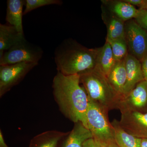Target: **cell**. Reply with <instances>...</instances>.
Listing matches in <instances>:
<instances>
[{
  "mask_svg": "<svg viewBox=\"0 0 147 147\" xmlns=\"http://www.w3.org/2000/svg\"><path fill=\"white\" fill-rule=\"evenodd\" d=\"M80 84V74L65 75L57 71L53 80V94L60 111L65 117L74 123L81 122L88 128L89 98Z\"/></svg>",
  "mask_w": 147,
  "mask_h": 147,
  "instance_id": "cell-1",
  "label": "cell"
},
{
  "mask_svg": "<svg viewBox=\"0 0 147 147\" xmlns=\"http://www.w3.org/2000/svg\"><path fill=\"white\" fill-rule=\"evenodd\" d=\"M98 48H88L70 40L62 42L55 50L54 59L58 72L64 75L80 74L95 67Z\"/></svg>",
  "mask_w": 147,
  "mask_h": 147,
  "instance_id": "cell-2",
  "label": "cell"
},
{
  "mask_svg": "<svg viewBox=\"0 0 147 147\" xmlns=\"http://www.w3.org/2000/svg\"><path fill=\"white\" fill-rule=\"evenodd\" d=\"M79 74L81 84L90 100L107 114L110 110L119 109L122 96L100 69L95 67Z\"/></svg>",
  "mask_w": 147,
  "mask_h": 147,
  "instance_id": "cell-3",
  "label": "cell"
},
{
  "mask_svg": "<svg viewBox=\"0 0 147 147\" xmlns=\"http://www.w3.org/2000/svg\"><path fill=\"white\" fill-rule=\"evenodd\" d=\"M86 118L87 126L93 138L102 142H116L108 114L89 99Z\"/></svg>",
  "mask_w": 147,
  "mask_h": 147,
  "instance_id": "cell-4",
  "label": "cell"
},
{
  "mask_svg": "<svg viewBox=\"0 0 147 147\" xmlns=\"http://www.w3.org/2000/svg\"><path fill=\"white\" fill-rule=\"evenodd\" d=\"M43 53L41 47L31 44L25 38L3 53L0 57V66L24 62L38 63Z\"/></svg>",
  "mask_w": 147,
  "mask_h": 147,
  "instance_id": "cell-5",
  "label": "cell"
},
{
  "mask_svg": "<svg viewBox=\"0 0 147 147\" xmlns=\"http://www.w3.org/2000/svg\"><path fill=\"white\" fill-rule=\"evenodd\" d=\"M38 63L24 62L0 66V97L19 84Z\"/></svg>",
  "mask_w": 147,
  "mask_h": 147,
  "instance_id": "cell-6",
  "label": "cell"
},
{
  "mask_svg": "<svg viewBox=\"0 0 147 147\" xmlns=\"http://www.w3.org/2000/svg\"><path fill=\"white\" fill-rule=\"evenodd\" d=\"M125 29L130 54L141 61L147 53V32L134 21L129 22Z\"/></svg>",
  "mask_w": 147,
  "mask_h": 147,
  "instance_id": "cell-7",
  "label": "cell"
},
{
  "mask_svg": "<svg viewBox=\"0 0 147 147\" xmlns=\"http://www.w3.org/2000/svg\"><path fill=\"white\" fill-rule=\"evenodd\" d=\"M119 110L120 112H147V81L140 82L128 94L122 96Z\"/></svg>",
  "mask_w": 147,
  "mask_h": 147,
  "instance_id": "cell-8",
  "label": "cell"
},
{
  "mask_svg": "<svg viewBox=\"0 0 147 147\" xmlns=\"http://www.w3.org/2000/svg\"><path fill=\"white\" fill-rule=\"evenodd\" d=\"M120 125L127 132L137 138L147 139V112H121Z\"/></svg>",
  "mask_w": 147,
  "mask_h": 147,
  "instance_id": "cell-9",
  "label": "cell"
},
{
  "mask_svg": "<svg viewBox=\"0 0 147 147\" xmlns=\"http://www.w3.org/2000/svg\"><path fill=\"white\" fill-rule=\"evenodd\" d=\"M127 72L126 82L122 96L128 94L140 82L145 80L141 62L137 58L128 54L125 59Z\"/></svg>",
  "mask_w": 147,
  "mask_h": 147,
  "instance_id": "cell-10",
  "label": "cell"
},
{
  "mask_svg": "<svg viewBox=\"0 0 147 147\" xmlns=\"http://www.w3.org/2000/svg\"><path fill=\"white\" fill-rule=\"evenodd\" d=\"M5 20L7 24L14 27L19 33L24 34L22 18L26 0H8Z\"/></svg>",
  "mask_w": 147,
  "mask_h": 147,
  "instance_id": "cell-11",
  "label": "cell"
},
{
  "mask_svg": "<svg viewBox=\"0 0 147 147\" xmlns=\"http://www.w3.org/2000/svg\"><path fill=\"white\" fill-rule=\"evenodd\" d=\"M69 133L57 130L44 131L31 140L29 147H57L61 140L67 137Z\"/></svg>",
  "mask_w": 147,
  "mask_h": 147,
  "instance_id": "cell-12",
  "label": "cell"
},
{
  "mask_svg": "<svg viewBox=\"0 0 147 147\" xmlns=\"http://www.w3.org/2000/svg\"><path fill=\"white\" fill-rule=\"evenodd\" d=\"M93 138L89 129L81 122L74 123L61 147H83L84 143Z\"/></svg>",
  "mask_w": 147,
  "mask_h": 147,
  "instance_id": "cell-13",
  "label": "cell"
},
{
  "mask_svg": "<svg viewBox=\"0 0 147 147\" xmlns=\"http://www.w3.org/2000/svg\"><path fill=\"white\" fill-rule=\"evenodd\" d=\"M14 27L8 24H0V57L5 51L25 38Z\"/></svg>",
  "mask_w": 147,
  "mask_h": 147,
  "instance_id": "cell-14",
  "label": "cell"
},
{
  "mask_svg": "<svg viewBox=\"0 0 147 147\" xmlns=\"http://www.w3.org/2000/svg\"><path fill=\"white\" fill-rule=\"evenodd\" d=\"M107 78L114 89L122 96L123 90L127 80L125 59L116 62Z\"/></svg>",
  "mask_w": 147,
  "mask_h": 147,
  "instance_id": "cell-15",
  "label": "cell"
},
{
  "mask_svg": "<svg viewBox=\"0 0 147 147\" xmlns=\"http://www.w3.org/2000/svg\"><path fill=\"white\" fill-rule=\"evenodd\" d=\"M111 124L115 141L119 147H140L141 139L125 131L120 125L119 121L115 119Z\"/></svg>",
  "mask_w": 147,
  "mask_h": 147,
  "instance_id": "cell-16",
  "label": "cell"
},
{
  "mask_svg": "<svg viewBox=\"0 0 147 147\" xmlns=\"http://www.w3.org/2000/svg\"><path fill=\"white\" fill-rule=\"evenodd\" d=\"M116 62L110 43L106 41L105 45L99 48L96 67L108 77Z\"/></svg>",
  "mask_w": 147,
  "mask_h": 147,
  "instance_id": "cell-17",
  "label": "cell"
},
{
  "mask_svg": "<svg viewBox=\"0 0 147 147\" xmlns=\"http://www.w3.org/2000/svg\"><path fill=\"white\" fill-rule=\"evenodd\" d=\"M111 9L117 17L123 21L135 18L139 12V9L124 1L114 3Z\"/></svg>",
  "mask_w": 147,
  "mask_h": 147,
  "instance_id": "cell-18",
  "label": "cell"
},
{
  "mask_svg": "<svg viewBox=\"0 0 147 147\" xmlns=\"http://www.w3.org/2000/svg\"><path fill=\"white\" fill-rule=\"evenodd\" d=\"M125 39V29L123 21L116 17H113L108 25L106 40H113Z\"/></svg>",
  "mask_w": 147,
  "mask_h": 147,
  "instance_id": "cell-19",
  "label": "cell"
},
{
  "mask_svg": "<svg viewBox=\"0 0 147 147\" xmlns=\"http://www.w3.org/2000/svg\"><path fill=\"white\" fill-rule=\"evenodd\" d=\"M106 41L110 43L116 61H120L126 57L128 54L126 39L106 40Z\"/></svg>",
  "mask_w": 147,
  "mask_h": 147,
  "instance_id": "cell-20",
  "label": "cell"
},
{
  "mask_svg": "<svg viewBox=\"0 0 147 147\" xmlns=\"http://www.w3.org/2000/svg\"><path fill=\"white\" fill-rule=\"evenodd\" d=\"M63 1L61 0H26L24 15L42 7L52 5H61Z\"/></svg>",
  "mask_w": 147,
  "mask_h": 147,
  "instance_id": "cell-21",
  "label": "cell"
},
{
  "mask_svg": "<svg viewBox=\"0 0 147 147\" xmlns=\"http://www.w3.org/2000/svg\"><path fill=\"white\" fill-rule=\"evenodd\" d=\"M83 147H119L116 142H104L96 140L94 138L89 139L84 143Z\"/></svg>",
  "mask_w": 147,
  "mask_h": 147,
  "instance_id": "cell-22",
  "label": "cell"
},
{
  "mask_svg": "<svg viewBox=\"0 0 147 147\" xmlns=\"http://www.w3.org/2000/svg\"><path fill=\"white\" fill-rule=\"evenodd\" d=\"M136 22L143 29L147 30V10L139 9V12L135 18Z\"/></svg>",
  "mask_w": 147,
  "mask_h": 147,
  "instance_id": "cell-23",
  "label": "cell"
},
{
  "mask_svg": "<svg viewBox=\"0 0 147 147\" xmlns=\"http://www.w3.org/2000/svg\"><path fill=\"white\" fill-rule=\"evenodd\" d=\"M141 62L144 77L145 80L147 81V53L144 56Z\"/></svg>",
  "mask_w": 147,
  "mask_h": 147,
  "instance_id": "cell-24",
  "label": "cell"
},
{
  "mask_svg": "<svg viewBox=\"0 0 147 147\" xmlns=\"http://www.w3.org/2000/svg\"><path fill=\"white\" fill-rule=\"evenodd\" d=\"M145 1L146 0H125L124 1L131 5L139 7L140 9H141L144 4Z\"/></svg>",
  "mask_w": 147,
  "mask_h": 147,
  "instance_id": "cell-25",
  "label": "cell"
},
{
  "mask_svg": "<svg viewBox=\"0 0 147 147\" xmlns=\"http://www.w3.org/2000/svg\"><path fill=\"white\" fill-rule=\"evenodd\" d=\"M0 147H9L5 141L1 129L0 130Z\"/></svg>",
  "mask_w": 147,
  "mask_h": 147,
  "instance_id": "cell-26",
  "label": "cell"
},
{
  "mask_svg": "<svg viewBox=\"0 0 147 147\" xmlns=\"http://www.w3.org/2000/svg\"><path fill=\"white\" fill-rule=\"evenodd\" d=\"M140 147H147V139L146 138L141 139Z\"/></svg>",
  "mask_w": 147,
  "mask_h": 147,
  "instance_id": "cell-27",
  "label": "cell"
},
{
  "mask_svg": "<svg viewBox=\"0 0 147 147\" xmlns=\"http://www.w3.org/2000/svg\"><path fill=\"white\" fill-rule=\"evenodd\" d=\"M141 9H146L147 10V0L145 1L144 4L143 6V7Z\"/></svg>",
  "mask_w": 147,
  "mask_h": 147,
  "instance_id": "cell-28",
  "label": "cell"
}]
</instances>
